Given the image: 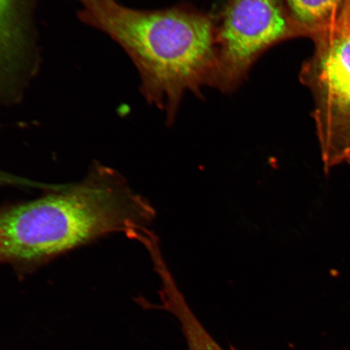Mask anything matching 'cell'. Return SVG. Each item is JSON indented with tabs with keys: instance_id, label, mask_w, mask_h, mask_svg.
I'll use <instances>...</instances> for the list:
<instances>
[{
	"instance_id": "cell-3",
	"label": "cell",
	"mask_w": 350,
	"mask_h": 350,
	"mask_svg": "<svg viewBox=\"0 0 350 350\" xmlns=\"http://www.w3.org/2000/svg\"><path fill=\"white\" fill-rule=\"evenodd\" d=\"M314 51L300 74L313 95L325 172L350 164V0L334 21L310 36Z\"/></svg>"
},
{
	"instance_id": "cell-4",
	"label": "cell",
	"mask_w": 350,
	"mask_h": 350,
	"mask_svg": "<svg viewBox=\"0 0 350 350\" xmlns=\"http://www.w3.org/2000/svg\"><path fill=\"white\" fill-rule=\"evenodd\" d=\"M299 37L310 33L281 0H229L217 27L216 87L234 91L269 48Z\"/></svg>"
},
{
	"instance_id": "cell-5",
	"label": "cell",
	"mask_w": 350,
	"mask_h": 350,
	"mask_svg": "<svg viewBox=\"0 0 350 350\" xmlns=\"http://www.w3.org/2000/svg\"><path fill=\"white\" fill-rule=\"evenodd\" d=\"M156 272L161 280L159 291L161 304L157 306L177 319L189 350H225L223 349L200 323L187 303L185 296L179 290L176 282L166 265L157 267ZM231 350H237L231 347Z\"/></svg>"
},
{
	"instance_id": "cell-8",
	"label": "cell",
	"mask_w": 350,
	"mask_h": 350,
	"mask_svg": "<svg viewBox=\"0 0 350 350\" xmlns=\"http://www.w3.org/2000/svg\"><path fill=\"white\" fill-rule=\"evenodd\" d=\"M37 181L12 174L0 170V187H16L36 188Z\"/></svg>"
},
{
	"instance_id": "cell-2",
	"label": "cell",
	"mask_w": 350,
	"mask_h": 350,
	"mask_svg": "<svg viewBox=\"0 0 350 350\" xmlns=\"http://www.w3.org/2000/svg\"><path fill=\"white\" fill-rule=\"evenodd\" d=\"M79 16L102 30L129 54L142 78V91L172 124L187 91L201 97L216 87L217 26L211 16L189 6L142 11L116 0H78Z\"/></svg>"
},
{
	"instance_id": "cell-7",
	"label": "cell",
	"mask_w": 350,
	"mask_h": 350,
	"mask_svg": "<svg viewBox=\"0 0 350 350\" xmlns=\"http://www.w3.org/2000/svg\"><path fill=\"white\" fill-rule=\"evenodd\" d=\"M345 0H286L295 18L309 30L310 36L338 16Z\"/></svg>"
},
{
	"instance_id": "cell-6",
	"label": "cell",
	"mask_w": 350,
	"mask_h": 350,
	"mask_svg": "<svg viewBox=\"0 0 350 350\" xmlns=\"http://www.w3.org/2000/svg\"><path fill=\"white\" fill-rule=\"evenodd\" d=\"M27 48V35L17 0H0V81L14 80Z\"/></svg>"
},
{
	"instance_id": "cell-1",
	"label": "cell",
	"mask_w": 350,
	"mask_h": 350,
	"mask_svg": "<svg viewBox=\"0 0 350 350\" xmlns=\"http://www.w3.org/2000/svg\"><path fill=\"white\" fill-rule=\"evenodd\" d=\"M155 215L120 172L94 163L81 181L0 206V265L25 275L108 235L138 239Z\"/></svg>"
}]
</instances>
